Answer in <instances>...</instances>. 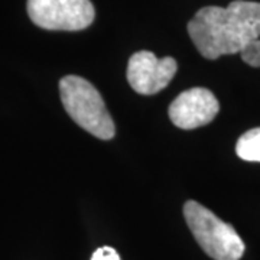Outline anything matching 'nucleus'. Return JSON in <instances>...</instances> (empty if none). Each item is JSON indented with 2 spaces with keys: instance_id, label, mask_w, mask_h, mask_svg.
Here are the masks:
<instances>
[{
  "instance_id": "obj_4",
  "label": "nucleus",
  "mask_w": 260,
  "mask_h": 260,
  "mask_svg": "<svg viewBox=\"0 0 260 260\" xmlns=\"http://www.w3.org/2000/svg\"><path fill=\"white\" fill-rule=\"evenodd\" d=\"M30 20L48 30H83L94 22L90 0H28Z\"/></svg>"
},
{
  "instance_id": "obj_2",
  "label": "nucleus",
  "mask_w": 260,
  "mask_h": 260,
  "mask_svg": "<svg viewBox=\"0 0 260 260\" xmlns=\"http://www.w3.org/2000/svg\"><path fill=\"white\" fill-rule=\"evenodd\" d=\"M59 94L64 109L80 127L99 139L110 140L114 136V121L93 84L77 75H67L59 81Z\"/></svg>"
},
{
  "instance_id": "obj_9",
  "label": "nucleus",
  "mask_w": 260,
  "mask_h": 260,
  "mask_svg": "<svg viewBox=\"0 0 260 260\" xmlns=\"http://www.w3.org/2000/svg\"><path fill=\"white\" fill-rule=\"evenodd\" d=\"M91 260H121L119 253L110 246H103L94 251Z\"/></svg>"
},
{
  "instance_id": "obj_5",
  "label": "nucleus",
  "mask_w": 260,
  "mask_h": 260,
  "mask_svg": "<svg viewBox=\"0 0 260 260\" xmlns=\"http://www.w3.org/2000/svg\"><path fill=\"white\" fill-rule=\"evenodd\" d=\"M177 70V61L172 56L159 59L149 51H139L130 56L127 81L136 93L152 95L162 91L172 81Z\"/></svg>"
},
{
  "instance_id": "obj_1",
  "label": "nucleus",
  "mask_w": 260,
  "mask_h": 260,
  "mask_svg": "<svg viewBox=\"0 0 260 260\" xmlns=\"http://www.w3.org/2000/svg\"><path fill=\"white\" fill-rule=\"evenodd\" d=\"M188 34L207 59L240 54L249 42L260 39V3L234 0L227 8H203L189 20Z\"/></svg>"
},
{
  "instance_id": "obj_6",
  "label": "nucleus",
  "mask_w": 260,
  "mask_h": 260,
  "mask_svg": "<svg viewBox=\"0 0 260 260\" xmlns=\"http://www.w3.org/2000/svg\"><path fill=\"white\" fill-rule=\"evenodd\" d=\"M217 97L207 88H189L178 95L169 106L171 121L184 130H192L208 124L218 114Z\"/></svg>"
},
{
  "instance_id": "obj_8",
  "label": "nucleus",
  "mask_w": 260,
  "mask_h": 260,
  "mask_svg": "<svg viewBox=\"0 0 260 260\" xmlns=\"http://www.w3.org/2000/svg\"><path fill=\"white\" fill-rule=\"evenodd\" d=\"M242 59L250 67H260V39H254L243 48L240 52Z\"/></svg>"
},
{
  "instance_id": "obj_7",
  "label": "nucleus",
  "mask_w": 260,
  "mask_h": 260,
  "mask_svg": "<svg viewBox=\"0 0 260 260\" xmlns=\"http://www.w3.org/2000/svg\"><path fill=\"white\" fill-rule=\"evenodd\" d=\"M237 156L247 162H260V127L251 129L240 136L236 145Z\"/></svg>"
},
{
  "instance_id": "obj_3",
  "label": "nucleus",
  "mask_w": 260,
  "mask_h": 260,
  "mask_svg": "<svg viewBox=\"0 0 260 260\" xmlns=\"http://www.w3.org/2000/svg\"><path fill=\"white\" fill-rule=\"evenodd\" d=\"M184 217L195 240L211 259H242L246 246L233 225L197 201H186Z\"/></svg>"
}]
</instances>
